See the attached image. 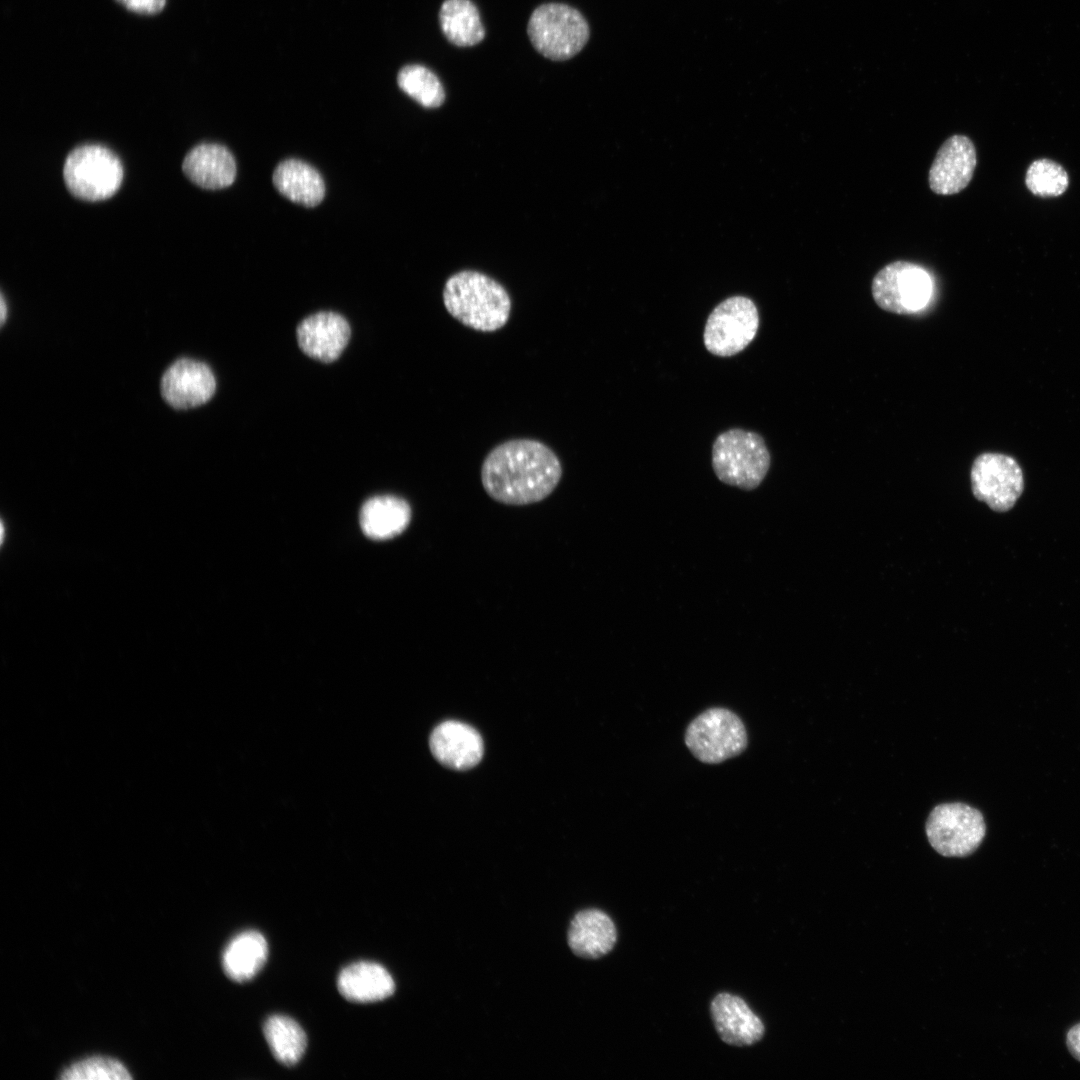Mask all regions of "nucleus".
I'll list each match as a JSON object with an SVG mask.
<instances>
[{
	"mask_svg": "<svg viewBox=\"0 0 1080 1080\" xmlns=\"http://www.w3.org/2000/svg\"><path fill=\"white\" fill-rule=\"evenodd\" d=\"M562 465L555 452L534 439H511L494 447L481 466L484 490L514 506L540 502L557 487Z\"/></svg>",
	"mask_w": 1080,
	"mask_h": 1080,
	"instance_id": "nucleus-1",
	"label": "nucleus"
},
{
	"mask_svg": "<svg viewBox=\"0 0 1080 1080\" xmlns=\"http://www.w3.org/2000/svg\"><path fill=\"white\" fill-rule=\"evenodd\" d=\"M448 313L463 325L481 332H494L508 321L511 299L493 278L472 270L450 276L443 289Z\"/></svg>",
	"mask_w": 1080,
	"mask_h": 1080,
	"instance_id": "nucleus-2",
	"label": "nucleus"
},
{
	"mask_svg": "<svg viewBox=\"0 0 1080 1080\" xmlns=\"http://www.w3.org/2000/svg\"><path fill=\"white\" fill-rule=\"evenodd\" d=\"M712 466L721 482L742 490H753L769 470L770 454L759 434L734 428L715 439Z\"/></svg>",
	"mask_w": 1080,
	"mask_h": 1080,
	"instance_id": "nucleus-3",
	"label": "nucleus"
},
{
	"mask_svg": "<svg viewBox=\"0 0 1080 1080\" xmlns=\"http://www.w3.org/2000/svg\"><path fill=\"white\" fill-rule=\"evenodd\" d=\"M527 33L541 55L563 61L584 48L590 30L583 15L575 8L562 3H546L532 12Z\"/></svg>",
	"mask_w": 1080,
	"mask_h": 1080,
	"instance_id": "nucleus-4",
	"label": "nucleus"
},
{
	"mask_svg": "<svg viewBox=\"0 0 1080 1080\" xmlns=\"http://www.w3.org/2000/svg\"><path fill=\"white\" fill-rule=\"evenodd\" d=\"M63 177L73 196L86 201H99L110 198L120 188L123 166L109 148L86 144L68 154Z\"/></svg>",
	"mask_w": 1080,
	"mask_h": 1080,
	"instance_id": "nucleus-5",
	"label": "nucleus"
},
{
	"mask_svg": "<svg viewBox=\"0 0 1080 1080\" xmlns=\"http://www.w3.org/2000/svg\"><path fill=\"white\" fill-rule=\"evenodd\" d=\"M684 739L693 756L706 764L736 757L748 744L741 718L723 707L709 708L696 716L687 726Z\"/></svg>",
	"mask_w": 1080,
	"mask_h": 1080,
	"instance_id": "nucleus-6",
	"label": "nucleus"
},
{
	"mask_svg": "<svg viewBox=\"0 0 1080 1080\" xmlns=\"http://www.w3.org/2000/svg\"><path fill=\"white\" fill-rule=\"evenodd\" d=\"M985 830L981 812L958 802L936 806L926 823L931 846L947 857H964L973 853L981 844Z\"/></svg>",
	"mask_w": 1080,
	"mask_h": 1080,
	"instance_id": "nucleus-7",
	"label": "nucleus"
},
{
	"mask_svg": "<svg viewBox=\"0 0 1080 1080\" xmlns=\"http://www.w3.org/2000/svg\"><path fill=\"white\" fill-rule=\"evenodd\" d=\"M871 292L883 310L907 315L925 307L932 294V281L921 266L908 261H894L874 276Z\"/></svg>",
	"mask_w": 1080,
	"mask_h": 1080,
	"instance_id": "nucleus-8",
	"label": "nucleus"
},
{
	"mask_svg": "<svg viewBox=\"0 0 1080 1080\" xmlns=\"http://www.w3.org/2000/svg\"><path fill=\"white\" fill-rule=\"evenodd\" d=\"M759 328V314L754 302L744 296H732L719 303L709 314L703 333L706 349L720 357L744 350Z\"/></svg>",
	"mask_w": 1080,
	"mask_h": 1080,
	"instance_id": "nucleus-9",
	"label": "nucleus"
},
{
	"mask_svg": "<svg viewBox=\"0 0 1080 1080\" xmlns=\"http://www.w3.org/2000/svg\"><path fill=\"white\" fill-rule=\"evenodd\" d=\"M971 487L976 499L996 512L1010 510L1024 490L1023 471L1011 456L986 452L974 460Z\"/></svg>",
	"mask_w": 1080,
	"mask_h": 1080,
	"instance_id": "nucleus-10",
	"label": "nucleus"
},
{
	"mask_svg": "<svg viewBox=\"0 0 1080 1080\" xmlns=\"http://www.w3.org/2000/svg\"><path fill=\"white\" fill-rule=\"evenodd\" d=\"M215 391V375L208 364L186 357L174 361L165 370L160 382L163 399L178 410L207 403Z\"/></svg>",
	"mask_w": 1080,
	"mask_h": 1080,
	"instance_id": "nucleus-11",
	"label": "nucleus"
},
{
	"mask_svg": "<svg viewBox=\"0 0 1080 1080\" xmlns=\"http://www.w3.org/2000/svg\"><path fill=\"white\" fill-rule=\"evenodd\" d=\"M977 165L976 148L965 135L955 134L938 149L928 174L930 189L938 195H953L970 183Z\"/></svg>",
	"mask_w": 1080,
	"mask_h": 1080,
	"instance_id": "nucleus-12",
	"label": "nucleus"
},
{
	"mask_svg": "<svg viewBox=\"0 0 1080 1080\" xmlns=\"http://www.w3.org/2000/svg\"><path fill=\"white\" fill-rule=\"evenodd\" d=\"M296 334L298 345L306 355L329 363L336 360L347 346L351 329L342 315L321 311L302 320Z\"/></svg>",
	"mask_w": 1080,
	"mask_h": 1080,
	"instance_id": "nucleus-13",
	"label": "nucleus"
},
{
	"mask_svg": "<svg viewBox=\"0 0 1080 1080\" xmlns=\"http://www.w3.org/2000/svg\"><path fill=\"white\" fill-rule=\"evenodd\" d=\"M710 1011L719 1037L728 1045L750 1046L764 1036L763 1022L738 996L729 993L716 995Z\"/></svg>",
	"mask_w": 1080,
	"mask_h": 1080,
	"instance_id": "nucleus-14",
	"label": "nucleus"
},
{
	"mask_svg": "<svg viewBox=\"0 0 1080 1080\" xmlns=\"http://www.w3.org/2000/svg\"><path fill=\"white\" fill-rule=\"evenodd\" d=\"M434 757L446 767L469 769L482 758L483 741L471 726L458 721H445L432 732L429 740Z\"/></svg>",
	"mask_w": 1080,
	"mask_h": 1080,
	"instance_id": "nucleus-15",
	"label": "nucleus"
},
{
	"mask_svg": "<svg viewBox=\"0 0 1080 1080\" xmlns=\"http://www.w3.org/2000/svg\"><path fill=\"white\" fill-rule=\"evenodd\" d=\"M182 170L187 178L199 187L216 190L228 187L234 182L236 162L225 146L202 143L187 153Z\"/></svg>",
	"mask_w": 1080,
	"mask_h": 1080,
	"instance_id": "nucleus-16",
	"label": "nucleus"
},
{
	"mask_svg": "<svg viewBox=\"0 0 1080 1080\" xmlns=\"http://www.w3.org/2000/svg\"><path fill=\"white\" fill-rule=\"evenodd\" d=\"M616 941V927L611 918L601 910H582L570 923L568 944L579 957L598 959L608 954Z\"/></svg>",
	"mask_w": 1080,
	"mask_h": 1080,
	"instance_id": "nucleus-17",
	"label": "nucleus"
},
{
	"mask_svg": "<svg viewBox=\"0 0 1080 1080\" xmlns=\"http://www.w3.org/2000/svg\"><path fill=\"white\" fill-rule=\"evenodd\" d=\"M411 514L409 503L401 497L374 496L360 510V525L367 537L387 540L398 536L408 527Z\"/></svg>",
	"mask_w": 1080,
	"mask_h": 1080,
	"instance_id": "nucleus-18",
	"label": "nucleus"
},
{
	"mask_svg": "<svg viewBox=\"0 0 1080 1080\" xmlns=\"http://www.w3.org/2000/svg\"><path fill=\"white\" fill-rule=\"evenodd\" d=\"M338 990L353 1002H374L390 997L395 983L389 972L373 962H357L345 967L337 979Z\"/></svg>",
	"mask_w": 1080,
	"mask_h": 1080,
	"instance_id": "nucleus-19",
	"label": "nucleus"
},
{
	"mask_svg": "<svg viewBox=\"0 0 1080 1080\" xmlns=\"http://www.w3.org/2000/svg\"><path fill=\"white\" fill-rule=\"evenodd\" d=\"M272 179L280 194L307 207L318 205L325 196V183L320 173L299 159L291 158L280 162Z\"/></svg>",
	"mask_w": 1080,
	"mask_h": 1080,
	"instance_id": "nucleus-20",
	"label": "nucleus"
},
{
	"mask_svg": "<svg viewBox=\"0 0 1080 1080\" xmlns=\"http://www.w3.org/2000/svg\"><path fill=\"white\" fill-rule=\"evenodd\" d=\"M267 955L268 945L262 934L254 930L242 932L225 948L223 970L236 982L248 981L263 967Z\"/></svg>",
	"mask_w": 1080,
	"mask_h": 1080,
	"instance_id": "nucleus-21",
	"label": "nucleus"
},
{
	"mask_svg": "<svg viewBox=\"0 0 1080 1080\" xmlns=\"http://www.w3.org/2000/svg\"><path fill=\"white\" fill-rule=\"evenodd\" d=\"M439 22L448 41L458 47L474 46L485 37L479 11L470 0H445Z\"/></svg>",
	"mask_w": 1080,
	"mask_h": 1080,
	"instance_id": "nucleus-22",
	"label": "nucleus"
},
{
	"mask_svg": "<svg viewBox=\"0 0 1080 1080\" xmlns=\"http://www.w3.org/2000/svg\"><path fill=\"white\" fill-rule=\"evenodd\" d=\"M263 1033L273 1056L280 1063L292 1066L303 1056L307 1044L306 1034L290 1017L270 1016L264 1023Z\"/></svg>",
	"mask_w": 1080,
	"mask_h": 1080,
	"instance_id": "nucleus-23",
	"label": "nucleus"
},
{
	"mask_svg": "<svg viewBox=\"0 0 1080 1080\" xmlns=\"http://www.w3.org/2000/svg\"><path fill=\"white\" fill-rule=\"evenodd\" d=\"M400 89L425 108H437L445 100L442 83L434 72L425 66H404L398 73Z\"/></svg>",
	"mask_w": 1080,
	"mask_h": 1080,
	"instance_id": "nucleus-24",
	"label": "nucleus"
},
{
	"mask_svg": "<svg viewBox=\"0 0 1080 1080\" xmlns=\"http://www.w3.org/2000/svg\"><path fill=\"white\" fill-rule=\"evenodd\" d=\"M1025 183L1032 194L1039 197H1057L1062 195L1069 185L1065 169L1050 159L1033 161L1026 172Z\"/></svg>",
	"mask_w": 1080,
	"mask_h": 1080,
	"instance_id": "nucleus-25",
	"label": "nucleus"
},
{
	"mask_svg": "<svg viewBox=\"0 0 1080 1080\" xmlns=\"http://www.w3.org/2000/svg\"><path fill=\"white\" fill-rule=\"evenodd\" d=\"M61 1078L66 1080H120L131 1079L132 1076L127 1068L118 1060L109 1057L94 1056L70 1065L64 1069Z\"/></svg>",
	"mask_w": 1080,
	"mask_h": 1080,
	"instance_id": "nucleus-26",
	"label": "nucleus"
},
{
	"mask_svg": "<svg viewBox=\"0 0 1080 1080\" xmlns=\"http://www.w3.org/2000/svg\"><path fill=\"white\" fill-rule=\"evenodd\" d=\"M126 8L141 14H155L160 12L166 0H117Z\"/></svg>",
	"mask_w": 1080,
	"mask_h": 1080,
	"instance_id": "nucleus-27",
	"label": "nucleus"
},
{
	"mask_svg": "<svg viewBox=\"0 0 1080 1080\" xmlns=\"http://www.w3.org/2000/svg\"><path fill=\"white\" fill-rule=\"evenodd\" d=\"M1066 1044L1072 1056L1080 1061V1023L1069 1030Z\"/></svg>",
	"mask_w": 1080,
	"mask_h": 1080,
	"instance_id": "nucleus-28",
	"label": "nucleus"
},
{
	"mask_svg": "<svg viewBox=\"0 0 1080 1080\" xmlns=\"http://www.w3.org/2000/svg\"><path fill=\"white\" fill-rule=\"evenodd\" d=\"M0 307H1V317H0V320H1V325H4V323H5V321H6V316H7V306H6V302H5V299H4V295H3V294H1V304H0Z\"/></svg>",
	"mask_w": 1080,
	"mask_h": 1080,
	"instance_id": "nucleus-29",
	"label": "nucleus"
}]
</instances>
